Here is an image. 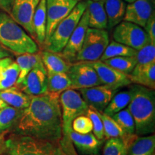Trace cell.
<instances>
[{
  "label": "cell",
  "instance_id": "cell-8",
  "mask_svg": "<svg viewBox=\"0 0 155 155\" xmlns=\"http://www.w3.org/2000/svg\"><path fill=\"white\" fill-rule=\"evenodd\" d=\"M113 38L114 41L136 50H140L151 42L144 28L134 23L124 20L114 28Z\"/></svg>",
  "mask_w": 155,
  "mask_h": 155
},
{
  "label": "cell",
  "instance_id": "cell-2",
  "mask_svg": "<svg viewBox=\"0 0 155 155\" xmlns=\"http://www.w3.org/2000/svg\"><path fill=\"white\" fill-rule=\"evenodd\" d=\"M131 98L128 109L135 124V134L146 136L155 131V92L153 89L135 84L131 86Z\"/></svg>",
  "mask_w": 155,
  "mask_h": 155
},
{
  "label": "cell",
  "instance_id": "cell-32",
  "mask_svg": "<svg viewBox=\"0 0 155 155\" xmlns=\"http://www.w3.org/2000/svg\"><path fill=\"white\" fill-rule=\"evenodd\" d=\"M19 73L16 62L13 61L0 74V91L15 86Z\"/></svg>",
  "mask_w": 155,
  "mask_h": 155
},
{
  "label": "cell",
  "instance_id": "cell-36",
  "mask_svg": "<svg viewBox=\"0 0 155 155\" xmlns=\"http://www.w3.org/2000/svg\"><path fill=\"white\" fill-rule=\"evenodd\" d=\"M137 64H147L155 62V44H147L137 50L134 55Z\"/></svg>",
  "mask_w": 155,
  "mask_h": 155
},
{
  "label": "cell",
  "instance_id": "cell-38",
  "mask_svg": "<svg viewBox=\"0 0 155 155\" xmlns=\"http://www.w3.org/2000/svg\"><path fill=\"white\" fill-rule=\"evenodd\" d=\"M144 29L147 34L148 35L150 41L152 44H155V16L153 13L147 22L145 24Z\"/></svg>",
  "mask_w": 155,
  "mask_h": 155
},
{
  "label": "cell",
  "instance_id": "cell-41",
  "mask_svg": "<svg viewBox=\"0 0 155 155\" xmlns=\"http://www.w3.org/2000/svg\"><path fill=\"white\" fill-rule=\"evenodd\" d=\"M6 139L4 133L0 134V155L6 153Z\"/></svg>",
  "mask_w": 155,
  "mask_h": 155
},
{
  "label": "cell",
  "instance_id": "cell-6",
  "mask_svg": "<svg viewBox=\"0 0 155 155\" xmlns=\"http://www.w3.org/2000/svg\"><path fill=\"white\" fill-rule=\"evenodd\" d=\"M86 0L80 1L70 14L57 25L51 36L45 42L46 50L53 53H61L86 9Z\"/></svg>",
  "mask_w": 155,
  "mask_h": 155
},
{
  "label": "cell",
  "instance_id": "cell-35",
  "mask_svg": "<svg viewBox=\"0 0 155 155\" xmlns=\"http://www.w3.org/2000/svg\"><path fill=\"white\" fill-rule=\"evenodd\" d=\"M86 115L91 119L93 124V131L96 138L101 141H103L105 138L104 135V129L101 118L99 115V111L88 106Z\"/></svg>",
  "mask_w": 155,
  "mask_h": 155
},
{
  "label": "cell",
  "instance_id": "cell-45",
  "mask_svg": "<svg viewBox=\"0 0 155 155\" xmlns=\"http://www.w3.org/2000/svg\"><path fill=\"white\" fill-rule=\"evenodd\" d=\"M94 1H98V0H94Z\"/></svg>",
  "mask_w": 155,
  "mask_h": 155
},
{
  "label": "cell",
  "instance_id": "cell-34",
  "mask_svg": "<svg viewBox=\"0 0 155 155\" xmlns=\"http://www.w3.org/2000/svg\"><path fill=\"white\" fill-rule=\"evenodd\" d=\"M112 117L127 134H136L134 121L127 107L115 114Z\"/></svg>",
  "mask_w": 155,
  "mask_h": 155
},
{
  "label": "cell",
  "instance_id": "cell-28",
  "mask_svg": "<svg viewBox=\"0 0 155 155\" xmlns=\"http://www.w3.org/2000/svg\"><path fill=\"white\" fill-rule=\"evenodd\" d=\"M71 88V82L66 73H48V91L61 94Z\"/></svg>",
  "mask_w": 155,
  "mask_h": 155
},
{
  "label": "cell",
  "instance_id": "cell-30",
  "mask_svg": "<svg viewBox=\"0 0 155 155\" xmlns=\"http://www.w3.org/2000/svg\"><path fill=\"white\" fill-rule=\"evenodd\" d=\"M137 50L119 42L112 41L108 43L99 60L101 61H104L108 58L121 57V56L134 57L137 53Z\"/></svg>",
  "mask_w": 155,
  "mask_h": 155
},
{
  "label": "cell",
  "instance_id": "cell-7",
  "mask_svg": "<svg viewBox=\"0 0 155 155\" xmlns=\"http://www.w3.org/2000/svg\"><path fill=\"white\" fill-rule=\"evenodd\" d=\"M108 43L109 36L106 30L88 28L81 50L75 57V61H98Z\"/></svg>",
  "mask_w": 155,
  "mask_h": 155
},
{
  "label": "cell",
  "instance_id": "cell-20",
  "mask_svg": "<svg viewBox=\"0 0 155 155\" xmlns=\"http://www.w3.org/2000/svg\"><path fill=\"white\" fill-rule=\"evenodd\" d=\"M0 98L7 106L18 109H25L30 105L32 96L25 94L18 87L13 86L0 91Z\"/></svg>",
  "mask_w": 155,
  "mask_h": 155
},
{
  "label": "cell",
  "instance_id": "cell-21",
  "mask_svg": "<svg viewBox=\"0 0 155 155\" xmlns=\"http://www.w3.org/2000/svg\"><path fill=\"white\" fill-rule=\"evenodd\" d=\"M42 63L48 73H67L72 63L61 55L49 50H43L40 53Z\"/></svg>",
  "mask_w": 155,
  "mask_h": 155
},
{
  "label": "cell",
  "instance_id": "cell-26",
  "mask_svg": "<svg viewBox=\"0 0 155 155\" xmlns=\"http://www.w3.org/2000/svg\"><path fill=\"white\" fill-rule=\"evenodd\" d=\"M155 135L137 136L129 147L127 155H154Z\"/></svg>",
  "mask_w": 155,
  "mask_h": 155
},
{
  "label": "cell",
  "instance_id": "cell-31",
  "mask_svg": "<svg viewBox=\"0 0 155 155\" xmlns=\"http://www.w3.org/2000/svg\"><path fill=\"white\" fill-rule=\"evenodd\" d=\"M103 62L126 75H129L137 65V61L134 56V57L121 56V57L111 58L105 60Z\"/></svg>",
  "mask_w": 155,
  "mask_h": 155
},
{
  "label": "cell",
  "instance_id": "cell-17",
  "mask_svg": "<svg viewBox=\"0 0 155 155\" xmlns=\"http://www.w3.org/2000/svg\"><path fill=\"white\" fill-rule=\"evenodd\" d=\"M70 138L81 155H98L103 144V141L97 139L91 132L81 134L72 130Z\"/></svg>",
  "mask_w": 155,
  "mask_h": 155
},
{
  "label": "cell",
  "instance_id": "cell-3",
  "mask_svg": "<svg viewBox=\"0 0 155 155\" xmlns=\"http://www.w3.org/2000/svg\"><path fill=\"white\" fill-rule=\"evenodd\" d=\"M0 45L15 55L35 53L39 47L33 38L5 12H0Z\"/></svg>",
  "mask_w": 155,
  "mask_h": 155
},
{
  "label": "cell",
  "instance_id": "cell-25",
  "mask_svg": "<svg viewBox=\"0 0 155 155\" xmlns=\"http://www.w3.org/2000/svg\"><path fill=\"white\" fill-rule=\"evenodd\" d=\"M41 61V55L39 52L35 53H25L17 56L15 62L19 67V73L15 86L17 87L20 86L31 70Z\"/></svg>",
  "mask_w": 155,
  "mask_h": 155
},
{
  "label": "cell",
  "instance_id": "cell-12",
  "mask_svg": "<svg viewBox=\"0 0 155 155\" xmlns=\"http://www.w3.org/2000/svg\"><path fill=\"white\" fill-rule=\"evenodd\" d=\"M117 91L102 84L78 89L79 94L87 105L99 112L104 111Z\"/></svg>",
  "mask_w": 155,
  "mask_h": 155
},
{
  "label": "cell",
  "instance_id": "cell-39",
  "mask_svg": "<svg viewBox=\"0 0 155 155\" xmlns=\"http://www.w3.org/2000/svg\"><path fill=\"white\" fill-rule=\"evenodd\" d=\"M14 0H0V10L9 15Z\"/></svg>",
  "mask_w": 155,
  "mask_h": 155
},
{
  "label": "cell",
  "instance_id": "cell-29",
  "mask_svg": "<svg viewBox=\"0 0 155 155\" xmlns=\"http://www.w3.org/2000/svg\"><path fill=\"white\" fill-rule=\"evenodd\" d=\"M23 109L7 106L0 109V134L5 133L14 127Z\"/></svg>",
  "mask_w": 155,
  "mask_h": 155
},
{
  "label": "cell",
  "instance_id": "cell-40",
  "mask_svg": "<svg viewBox=\"0 0 155 155\" xmlns=\"http://www.w3.org/2000/svg\"><path fill=\"white\" fill-rule=\"evenodd\" d=\"M13 62L12 59L10 57H7V58H5L3 59L0 60V74L2 72L3 70L7 68L9 64L12 63Z\"/></svg>",
  "mask_w": 155,
  "mask_h": 155
},
{
  "label": "cell",
  "instance_id": "cell-13",
  "mask_svg": "<svg viewBox=\"0 0 155 155\" xmlns=\"http://www.w3.org/2000/svg\"><path fill=\"white\" fill-rule=\"evenodd\" d=\"M18 88L31 96L48 92V73L42 61L31 70Z\"/></svg>",
  "mask_w": 155,
  "mask_h": 155
},
{
  "label": "cell",
  "instance_id": "cell-43",
  "mask_svg": "<svg viewBox=\"0 0 155 155\" xmlns=\"http://www.w3.org/2000/svg\"><path fill=\"white\" fill-rule=\"evenodd\" d=\"M7 106V104H6V103L4 101L2 100L1 98H0V109L4 108V107H5V106Z\"/></svg>",
  "mask_w": 155,
  "mask_h": 155
},
{
  "label": "cell",
  "instance_id": "cell-1",
  "mask_svg": "<svg viewBox=\"0 0 155 155\" xmlns=\"http://www.w3.org/2000/svg\"><path fill=\"white\" fill-rule=\"evenodd\" d=\"M60 94L48 91L32 96L12 127L14 133L60 143L63 137Z\"/></svg>",
  "mask_w": 155,
  "mask_h": 155
},
{
  "label": "cell",
  "instance_id": "cell-4",
  "mask_svg": "<svg viewBox=\"0 0 155 155\" xmlns=\"http://www.w3.org/2000/svg\"><path fill=\"white\" fill-rule=\"evenodd\" d=\"M60 103L63 127V137L60 144L66 155H77L70 138V134L73 130L72 123L77 116L86 115L88 106L79 92L75 91L73 88L67 89L60 94Z\"/></svg>",
  "mask_w": 155,
  "mask_h": 155
},
{
  "label": "cell",
  "instance_id": "cell-11",
  "mask_svg": "<svg viewBox=\"0 0 155 155\" xmlns=\"http://www.w3.org/2000/svg\"><path fill=\"white\" fill-rule=\"evenodd\" d=\"M40 0H14L9 15L35 40L33 17Z\"/></svg>",
  "mask_w": 155,
  "mask_h": 155
},
{
  "label": "cell",
  "instance_id": "cell-24",
  "mask_svg": "<svg viewBox=\"0 0 155 155\" xmlns=\"http://www.w3.org/2000/svg\"><path fill=\"white\" fill-rule=\"evenodd\" d=\"M47 28V14H46L45 0H40L33 17V29L35 40L41 45H44Z\"/></svg>",
  "mask_w": 155,
  "mask_h": 155
},
{
  "label": "cell",
  "instance_id": "cell-46",
  "mask_svg": "<svg viewBox=\"0 0 155 155\" xmlns=\"http://www.w3.org/2000/svg\"><path fill=\"white\" fill-rule=\"evenodd\" d=\"M2 155H3V154H2ZM7 155H9V154H7Z\"/></svg>",
  "mask_w": 155,
  "mask_h": 155
},
{
  "label": "cell",
  "instance_id": "cell-5",
  "mask_svg": "<svg viewBox=\"0 0 155 155\" xmlns=\"http://www.w3.org/2000/svg\"><path fill=\"white\" fill-rule=\"evenodd\" d=\"M9 155H66L60 143L13 133L6 139Z\"/></svg>",
  "mask_w": 155,
  "mask_h": 155
},
{
  "label": "cell",
  "instance_id": "cell-44",
  "mask_svg": "<svg viewBox=\"0 0 155 155\" xmlns=\"http://www.w3.org/2000/svg\"><path fill=\"white\" fill-rule=\"evenodd\" d=\"M125 2H129V3H132L134 2H135L136 0H124Z\"/></svg>",
  "mask_w": 155,
  "mask_h": 155
},
{
  "label": "cell",
  "instance_id": "cell-10",
  "mask_svg": "<svg viewBox=\"0 0 155 155\" xmlns=\"http://www.w3.org/2000/svg\"><path fill=\"white\" fill-rule=\"evenodd\" d=\"M71 82V88L80 89L101 85L96 71L88 62L72 63L66 73Z\"/></svg>",
  "mask_w": 155,
  "mask_h": 155
},
{
  "label": "cell",
  "instance_id": "cell-16",
  "mask_svg": "<svg viewBox=\"0 0 155 155\" xmlns=\"http://www.w3.org/2000/svg\"><path fill=\"white\" fill-rule=\"evenodd\" d=\"M154 0H136L127 5L124 21L134 23L144 28L154 13Z\"/></svg>",
  "mask_w": 155,
  "mask_h": 155
},
{
  "label": "cell",
  "instance_id": "cell-14",
  "mask_svg": "<svg viewBox=\"0 0 155 155\" xmlns=\"http://www.w3.org/2000/svg\"><path fill=\"white\" fill-rule=\"evenodd\" d=\"M88 63L96 71L102 85L119 90V88L129 86L131 83L128 75L113 68L100 60Z\"/></svg>",
  "mask_w": 155,
  "mask_h": 155
},
{
  "label": "cell",
  "instance_id": "cell-19",
  "mask_svg": "<svg viewBox=\"0 0 155 155\" xmlns=\"http://www.w3.org/2000/svg\"><path fill=\"white\" fill-rule=\"evenodd\" d=\"M88 28L106 30L108 28L107 16L104 8V0H86Z\"/></svg>",
  "mask_w": 155,
  "mask_h": 155
},
{
  "label": "cell",
  "instance_id": "cell-15",
  "mask_svg": "<svg viewBox=\"0 0 155 155\" xmlns=\"http://www.w3.org/2000/svg\"><path fill=\"white\" fill-rule=\"evenodd\" d=\"M88 28V12L86 9L76 28L70 37L66 45L61 53V55L70 63H73L75 61V57L81 50Z\"/></svg>",
  "mask_w": 155,
  "mask_h": 155
},
{
  "label": "cell",
  "instance_id": "cell-42",
  "mask_svg": "<svg viewBox=\"0 0 155 155\" xmlns=\"http://www.w3.org/2000/svg\"><path fill=\"white\" fill-rule=\"evenodd\" d=\"M10 57V53L7 49L0 45V60L3 59L5 58Z\"/></svg>",
  "mask_w": 155,
  "mask_h": 155
},
{
  "label": "cell",
  "instance_id": "cell-37",
  "mask_svg": "<svg viewBox=\"0 0 155 155\" xmlns=\"http://www.w3.org/2000/svg\"><path fill=\"white\" fill-rule=\"evenodd\" d=\"M72 129L75 132L86 134L93 131V124L86 115H81L73 121Z\"/></svg>",
  "mask_w": 155,
  "mask_h": 155
},
{
  "label": "cell",
  "instance_id": "cell-22",
  "mask_svg": "<svg viewBox=\"0 0 155 155\" xmlns=\"http://www.w3.org/2000/svg\"><path fill=\"white\" fill-rule=\"evenodd\" d=\"M99 115L104 125V135L106 139L121 138L130 145L137 137L136 134H127L112 116H108L104 112H99Z\"/></svg>",
  "mask_w": 155,
  "mask_h": 155
},
{
  "label": "cell",
  "instance_id": "cell-9",
  "mask_svg": "<svg viewBox=\"0 0 155 155\" xmlns=\"http://www.w3.org/2000/svg\"><path fill=\"white\" fill-rule=\"evenodd\" d=\"M45 2L47 28L45 42L51 36L57 25L70 14L80 0H45Z\"/></svg>",
  "mask_w": 155,
  "mask_h": 155
},
{
  "label": "cell",
  "instance_id": "cell-18",
  "mask_svg": "<svg viewBox=\"0 0 155 155\" xmlns=\"http://www.w3.org/2000/svg\"><path fill=\"white\" fill-rule=\"evenodd\" d=\"M128 76L131 83L154 90L155 62L147 64H137Z\"/></svg>",
  "mask_w": 155,
  "mask_h": 155
},
{
  "label": "cell",
  "instance_id": "cell-33",
  "mask_svg": "<svg viewBox=\"0 0 155 155\" xmlns=\"http://www.w3.org/2000/svg\"><path fill=\"white\" fill-rule=\"evenodd\" d=\"M129 146L130 145L123 139H108L104 146L103 155H127Z\"/></svg>",
  "mask_w": 155,
  "mask_h": 155
},
{
  "label": "cell",
  "instance_id": "cell-27",
  "mask_svg": "<svg viewBox=\"0 0 155 155\" xmlns=\"http://www.w3.org/2000/svg\"><path fill=\"white\" fill-rule=\"evenodd\" d=\"M131 98V91L130 89L118 93L116 92L103 112L108 116H112L124 108H127L130 102Z\"/></svg>",
  "mask_w": 155,
  "mask_h": 155
},
{
  "label": "cell",
  "instance_id": "cell-23",
  "mask_svg": "<svg viewBox=\"0 0 155 155\" xmlns=\"http://www.w3.org/2000/svg\"><path fill=\"white\" fill-rule=\"evenodd\" d=\"M104 8L107 16L108 29L111 30L124 20L127 4L124 0H104Z\"/></svg>",
  "mask_w": 155,
  "mask_h": 155
}]
</instances>
